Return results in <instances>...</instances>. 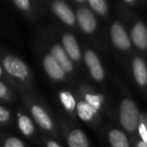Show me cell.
Segmentation results:
<instances>
[{"label":"cell","mask_w":147,"mask_h":147,"mask_svg":"<svg viewBox=\"0 0 147 147\" xmlns=\"http://www.w3.org/2000/svg\"><path fill=\"white\" fill-rule=\"evenodd\" d=\"M139 133L142 137V141L147 143V128L144 124H140L139 126Z\"/></svg>","instance_id":"603a6c76"},{"label":"cell","mask_w":147,"mask_h":147,"mask_svg":"<svg viewBox=\"0 0 147 147\" xmlns=\"http://www.w3.org/2000/svg\"><path fill=\"white\" fill-rule=\"evenodd\" d=\"M9 118V112L8 110L4 108V107H1L0 108V121L1 122H6Z\"/></svg>","instance_id":"7402d4cb"},{"label":"cell","mask_w":147,"mask_h":147,"mask_svg":"<svg viewBox=\"0 0 147 147\" xmlns=\"http://www.w3.org/2000/svg\"><path fill=\"white\" fill-rule=\"evenodd\" d=\"M119 120L123 128L127 131H134L138 125V110L131 99H124L119 109Z\"/></svg>","instance_id":"6da1fadb"},{"label":"cell","mask_w":147,"mask_h":147,"mask_svg":"<svg viewBox=\"0 0 147 147\" xmlns=\"http://www.w3.org/2000/svg\"><path fill=\"white\" fill-rule=\"evenodd\" d=\"M131 38L137 47L145 49L147 47V28L143 23L138 22L134 24L131 29Z\"/></svg>","instance_id":"52a82bcc"},{"label":"cell","mask_w":147,"mask_h":147,"mask_svg":"<svg viewBox=\"0 0 147 147\" xmlns=\"http://www.w3.org/2000/svg\"><path fill=\"white\" fill-rule=\"evenodd\" d=\"M103 98L101 96H97V95H87L86 96V102H88L90 105H92L95 109L98 110L101 106Z\"/></svg>","instance_id":"d6986e66"},{"label":"cell","mask_w":147,"mask_h":147,"mask_svg":"<svg viewBox=\"0 0 147 147\" xmlns=\"http://www.w3.org/2000/svg\"><path fill=\"white\" fill-rule=\"evenodd\" d=\"M14 4L16 5L18 8L23 9V10H26V9L29 8L30 6V2L28 0H15Z\"/></svg>","instance_id":"44dd1931"},{"label":"cell","mask_w":147,"mask_h":147,"mask_svg":"<svg viewBox=\"0 0 147 147\" xmlns=\"http://www.w3.org/2000/svg\"><path fill=\"white\" fill-rule=\"evenodd\" d=\"M47 147H61V146L57 142H55V141H49L47 144Z\"/></svg>","instance_id":"d4e9b609"},{"label":"cell","mask_w":147,"mask_h":147,"mask_svg":"<svg viewBox=\"0 0 147 147\" xmlns=\"http://www.w3.org/2000/svg\"><path fill=\"white\" fill-rule=\"evenodd\" d=\"M7 93V90H6V87L3 83H0V97L1 98H4L5 95Z\"/></svg>","instance_id":"cb8c5ba5"},{"label":"cell","mask_w":147,"mask_h":147,"mask_svg":"<svg viewBox=\"0 0 147 147\" xmlns=\"http://www.w3.org/2000/svg\"><path fill=\"white\" fill-rule=\"evenodd\" d=\"M137 147H147V143L141 140V141H139V142L137 143Z\"/></svg>","instance_id":"484cf974"},{"label":"cell","mask_w":147,"mask_h":147,"mask_svg":"<svg viewBox=\"0 0 147 147\" xmlns=\"http://www.w3.org/2000/svg\"><path fill=\"white\" fill-rule=\"evenodd\" d=\"M5 147H24L23 143L15 137H10L5 141Z\"/></svg>","instance_id":"ffe728a7"},{"label":"cell","mask_w":147,"mask_h":147,"mask_svg":"<svg viewBox=\"0 0 147 147\" xmlns=\"http://www.w3.org/2000/svg\"><path fill=\"white\" fill-rule=\"evenodd\" d=\"M85 61L91 73V76L96 81H102L104 79V69L96 53L90 49L87 51L85 53Z\"/></svg>","instance_id":"3957f363"},{"label":"cell","mask_w":147,"mask_h":147,"mask_svg":"<svg viewBox=\"0 0 147 147\" xmlns=\"http://www.w3.org/2000/svg\"><path fill=\"white\" fill-rule=\"evenodd\" d=\"M43 67L49 77L53 80H61L65 77V71L51 55H47L43 59Z\"/></svg>","instance_id":"8992f818"},{"label":"cell","mask_w":147,"mask_h":147,"mask_svg":"<svg viewBox=\"0 0 147 147\" xmlns=\"http://www.w3.org/2000/svg\"><path fill=\"white\" fill-rule=\"evenodd\" d=\"M77 112H78L79 117H80L82 120L89 121L93 118L95 113L97 112V109H95L94 107L89 104L88 102L81 101V102L78 103V105H77Z\"/></svg>","instance_id":"9a60e30c"},{"label":"cell","mask_w":147,"mask_h":147,"mask_svg":"<svg viewBox=\"0 0 147 147\" xmlns=\"http://www.w3.org/2000/svg\"><path fill=\"white\" fill-rule=\"evenodd\" d=\"M18 126H19L20 131L22 132V134L26 135V136L31 135L33 133V131H34V127H33L32 122H31L30 119L27 116H25V115L19 117Z\"/></svg>","instance_id":"2e32d148"},{"label":"cell","mask_w":147,"mask_h":147,"mask_svg":"<svg viewBox=\"0 0 147 147\" xmlns=\"http://www.w3.org/2000/svg\"><path fill=\"white\" fill-rule=\"evenodd\" d=\"M132 67L133 75H134L137 84L140 86H145L147 84V69L144 61L140 57H136L133 59Z\"/></svg>","instance_id":"30bf717a"},{"label":"cell","mask_w":147,"mask_h":147,"mask_svg":"<svg viewBox=\"0 0 147 147\" xmlns=\"http://www.w3.org/2000/svg\"><path fill=\"white\" fill-rule=\"evenodd\" d=\"M31 113H32V116L34 117L35 121L38 123V125L40 127H42L43 129H47L49 130L53 127V122H51V118L49 117V115L45 113V111L43 110L41 107L34 105L31 108Z\"/></svg>","instance_id":"7c38bea8"},{"label":"cell","mask_w":147,"mask_h":147,"mask_svg":"<svg viewBox=\"0 0 147 147\" xmlns=\"http://www.w3.org/2000/svg\"><path fill=\"white\" fill-rule=\"evenodd\" d=\"M89 4L93 8V10L96 11L98 14L104 15L108 10V5L104 0H89Z\"/></svg>","instance_id":"e0dca14e"},{"label":"cell","mask_w":147,"mask_h":147,"mask_svg":"<svg viewBox=\"0 0 147 147\" xmlns=\"http://www.w3.org/2000/svg\"><path fill=\"white\" fill-rule=\"evenodd\" d=\"M109 142L111 147H130L126 135L120 130H112L109 133Z\"/></svg>","instance_id":"5bb4252c"},{"label":"cell","mask_w":147,"mask_h":147,"mask_svg":"<svg viewBox=\"0 0 147 147\" xmlns=\"http://www.w3.org/2000/svg\"><path fill=\"white\" fill-rule=\"evenodd\" d=\"M53 12L59 16L65 23L67 25H73L75 23V15H74L73 11L71 10L69 6L63 1H55L53 4Z\"/></svg>","instance_id":"ba28073f"},{"label":"cell","mask_w":147,"mask_h":147,"mask_svg":"<svg viewBox=\"0 0 147 147\" xmlns=\"http://www.w3.org/2000/svg\"><path fill=\"white\" fill-rule=\"evenodd\" d=\"M77 19L81 28L86 33H92L97 27V20L92 11L88 8H81L77 12Z\"/></svg>","instance_id":"5b68a950"},{"label":"cell","mask_w":147,"mask_h":147,"mask_svg":"<svg viewBox=\"0 0 147 147\" xmlns=\"http://www.w3.org/2000/svg\"><path fill=\"white\" fill-rule=\"evenodd\" d=\"M63 45L65 53L73 61H79L81 57V51L76 38L71 34H65L63 36Z\"/></svg>","instance_id":"8fae6325"},{"label":"cell","mask_w":147,"mask_h":147,"mask_svg":"<svg viewBox=\"0 0 147 147\" xmlns=\"http://www.w3.org/2000/svg\"><path fill=\"white\" fill-rule=\"evenodd\" d=\"M111 38L114 43L115 47H117L119 49L126 51L130 49V40H129L127 33L123 26L119 23H114L111 26Z\"/></svg>","instance_id":"277c9868"},{"label":"cell","mask_w":147,"mask_h":147,"mask_svg":"<svg viewBox=\"0 0 147 147\" xmlns=\"http://www.w3.org/2000/svg\"><path fill=\"white\" fill-rule=\"evenodd\" d=\"M127 3H130V4H133V3H135V1H126Z\"/></svg>","instance_id":"4316f807"},{"label":"cell","mask_w":147,"mask_h":147,"mask_svg":"<svg viewBox=\"0 0 147 147\" xmlns=\"http://www.w3.org/2000/svg\"><path fill=\"white\" fill-rule=\"evenodd\" d=\"M3 67L11 76L20 80H24L28 76V69L21 59L13 55H7L3 59Z\"/></svg>","instance_id":"7a4b0ae2"},{"label":"cell","mask_w":147,"mask_h":147,"mask_svg":"<svg viewBox=\"0 0 147 147\" xmlns=\"http://www.w3.org/2000/svg\"><path fill=\"white\" fill-rule=\"evenodd\" d=\"M51 55L55 57V59L59 63V65L63 67V69L65 71L69 73V71H73V63H71L67 53L63 49V47H61L59 45H53V49H51Z\"/></svg>","instance_id":"9c48e42d"},{"label":"cell","mask_w":147,"mask_h":147,"mask_svg":"<svg viewBox=\"0 0 147 147\" xmlns=\"http://www.w3.org/2000/svg\"><path fill=\"white\" fill-rule=\"evenodd\" d=\"M67 142L69 147H89L86 134L80 129H75L69 133Z\"/></svg>","instance_id":"4fadbf2b"},{"label":"cell","mask_w":147,"mask_h":147,"mask_svg":"<svg viewBox=\"0 0 147 147\" xmlns=\"http://www.w3.org/2000/svg\"><path fill=\"white\" fill-rule=\"evenodd\" d=\"M59 98L63 103V105L65 106V108L69 111L74 110V108L76 107V102H75V99L71 96V93L69 92H61L59 95Z\"/></svg>","instance_id":"ac0fdd59"}]
</instances>
